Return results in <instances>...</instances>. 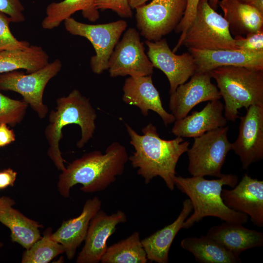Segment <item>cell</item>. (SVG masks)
<instances>
[{
    "label": "cell",
    "instance_id": "d6a6232c",
    "mask_svg": "<svg viewBox=\"0 0 263 263\" xmlns=\"http://www.w3.org/2000/svg\"><path fill=\"white\" fill-rule=\"evenodd\" d=\"M237 49L251 52L263 51V31L249 33L245 37H233Z\"/></svg>",
    "mask_w": 263,
    "mask_h": 263
},
{
    "label": "cell",
    "instance_id": "30bf717a",
    "mask_svg": "<svg viewBox=\"0 0 263 263\" xmlns=\"http://www.w3.org/2000/svg\"><path fill=\"white\" fill-rule=\"evenodd\" d=\"M187 0H152L136 8V27L147 40H160L174 30L182 19Z\"/></svg>",
    "mask_w": 263,
    "mask_h": 263
},
{
    "label": "cell",
    "instance_id": "f546056e",
    "mask_svg": "<svg viewBox=\"0 0 263 263\" xmlns=\"http://www.w3.org/2000/svg\"><path fill=\"white\" fill-rule=\"evenodd\" d=\"M28 105L22 100L11 98L0 92V124L15 126L25 116Z\"/></svg>",
    "mask_w": 263,
    "mask_h": 263
},
{
    "label": "cell",
    "instance_id": "d590c367",
    "mask_svg": "<svg viewBox=\"0 0 263 263\" xmlns=\"http://www.w3.org/2000/svg\"><path fill=\"white\" fill-rule=\"evenodd\" d=\"M17 172L11 168L0 171V190L13 187L16 180Z\"/></svg>",
    "mask_w": 263,
    "mask_h": 263
},
{
    "label": "cell",
    "instance_id": "5b68a950",
    "mask_svg": "<svg viewBox=\"0 0 263 263\" xmlns=\"http://www.w3.org/2000/svg\"><path fill=\"white\" fill-rule=\"evenodd\" d=\"M224 100V116L235 121L239 110L263 106V70L240 66H223L209 72Z\"/></svg>",
    "mask_w": 263,
    "mask_h": 263
},
{
    "label": "cell",
    "instance_id": "6da1fadb",
    "mask_svg": "<svg viewBox=\"0 0 263 263\" xmlns=\"http://www.w3.org/2000/svg\"><path fill=\"white\" fill-rule=\"evenodd\" d=\"M125 125L130 143L134 149L129 160L137 169V174L144 179L146 184L159 176L173 190L177 164L181 156L188 150L189 142L178 136L169 140L161 138L156 127L151 123L142 129L141 135L128 124Z\"/></svg>",
    "mask_w": 263,
    "mask_h": 263
},
{
    "label": "cell",
    "instance_id": "484cf974",
    "mask_svg": "<svg viewBox=\"0 0 263 263\" xmlns=\"http://www.w3.org/2000/svg\"><path fill=\"white\" fill-rule=\"evenodd\" d=\"M96 1V0H63L53 2L46 8V16L42 21L41 26L44 29H53L78 11H81L84 18L94 22L100 17Z\"/></svg>",
    "mask_w": 263,
    "mask_h": 263
},
{
    "label": "cell",
    "instance_id": "f1b7e54d",
    "mask_svg": "<svg viewBox=\"0 0 263 263\" xmlns=\"http://www.w3.org/2000/svg\"><path fill=\"white\" fill-rule=\"evenodd\" d=\"M52 229L47 228L42 237L23 252L22 263H47L65 253L64 247L51 237Z\"/></svg>",
    "mask_w": 263,
    "mask_h": 263
},
{
    "label": "cell",
    "instance_id": "7c38bea8",
    "mask_svg": "<svg viewBox=\"0 0 263 263\" xmlns=\"http://www.w3.org/2000/svg\"><path fill=\"white\" fill-rule=\"evenodd\" d=\"M147 56L154 67L162 71L169 83V94L186 82L195 73L196 64L188 52L176 55L171 50L165 38L156 41L147 40Z\"/></svg>",
    "mask_w": 263,
    "mask_h": 263
},
{
    "label": "cell",
    "instance_id": "7a4b0ae2",
    "mask_svg": "<svg viewBox=\"0 0 263 263\" xmlns=\"http://www.w3.org/2000/svg\"><path fill=\"white\" fill-rule=\"evenodd\" d=\"M129 160L126 149L117 142L111 144L105 153L94 150L83 154L61 171L57 183L60 194L68 198L71 189L81 184L85 193L103 191L122 175Z\"/></svg>",
    "mask_w": 263,
    "mask_h": 263
},
{
    "label": "cell",
    "instance_id": "277c9868",
    "mask_svg": "<svg viewBox=\"0 0 263 263\" xmlns=\"http://www.w3.org/2000/svg\"><path fill=\"white\" fill-rule=\"evenodd\" d=\"M56 103V110L50 113L44 133L49 145L47 154L56 168L62 171L66 168V161L62 157L59 146L63 136L62 129L69 124L80 127L81 136L76 146L81 149L93 137L97 114L89 99L77 89L67 96L58 98Z\"/></svg>",
    "mask_w": 263,
    "mask_h": 263
},
{
    "label": "cell",
    "instance_id": "e0dca14e",
    "mask_svg": "<svg viewBox=\"0 0 263 263\" xmlns=\"http://www.w3.org/2000/svg\"><path fill=\"white\" fill-rule=\"evenodd\" d=\"M122 100L125 103L138 107L142 114L147 116L152 111L161 118L164 125L173 123L175 118L163 106L159 93L154 86L151 75L141 77L129 76L123 87Z\"/></svg>",
    "mask_w": 263,
    "mask_h": 263
},
{
    "label": "cell",
    "instance_id": "52a82bcc",
    "mask_svg": "<svg viewBox=\"0 0 263 263\" xmlns=\"http://www.w3.org/2000/svg\"><path fill=\"white\" fill-rule=\"evenodd\" d=\"M228 126L208 131L194 138L191 148L187 150L188 171L193 176H212L221 177V170L231 143L227 137Z\"/></svg>",
    "mask_w": 263,
    "mask_h": 263
},
{
    "label": "cell",
    "instance_id": "4dcf8cb0",
    "mask_svg": "<svg viewBox=\"0 0 263 263\" xmlns=\"http://www.w3.org/2000/svg\"><path fill=\"white\" fill-rule=\"evenodd\" d=\"M12 22L6 14L0 12V51L23 49L30 44L26 40H19L12 34L9 27Z\"/></svg>",
    "mask_w": 263,
    "mask_h": 263
},
{
    "label": "cell",
    "instance_id": "8fae6325",
    "mask_svg": "<svg viewBox=\"0 0 263 263\" xmlns=\"http://www.w3.org/2000/svg\"><path fill=\"white\" fill-rule=\"evenodd\" d=\"M153 68L145 52L139 32L134 28H128L109 58L108 70L110 76L136 77L150 75Z\"/></svg>",
    "mask_w": 263,
    "mask_h": 263
},
{
    "label": "cell",
    "instance_id": "d4e9b609",
    "mask_svg": "<svg viewBox=\"0 0 263 263\" xmlns=\"http://www.w3.org/2000/svg\"><path fill=\"white\" fill-rule=\"evenodd\" d=\"M181 247L190 252L199 263H240L237 255L216 240L207 235L188 237L180 243Z\"/></svg>",
    "mask_w": 263,
    "mask_h": 263
},
{
    "label": "cell",
    "instance_id": "4fadbf2b",
    "mask_svg": "<svg viewBox=\"0 0 263 263\" xmlns=\"http://www.w3.org/2000/svg\"><path fill=\"white\" fill-rule=\"evenodd\" d=\"M239 118V134L231 143V150L239 156L242 168L246 169L263 158V106H250L246 114Z\"/></svg>",
    "mask_w": 263,
    "mask_h": 263
},
{
    "label": "cell",
    "instance_id": "44dd1931",
    "mask_svg": "<svg viewBox=\"0 0 263 263\" xmlns=\"http://www.w3.org/2000/svg\"><path fill=\"white\" fill-rule=\"evenodd\" d=\"M15 204L11 197L0 196V223L10 230L13 242L28 249L41 238L39 229L43 225L14 208Z\"/></svg>",
    "mask_w": 263,
    "mask_h": 263
},
{
    "label": "cell",
    "instance_id": "60d3db41",
    "mask_svg": "<svg viewBox=\"0 0 263 263\" xmlns=\"http://www.w3.org/2000/svg\"><path fill=\"white\" fill-rule=\"evenodd\" d=\"M238 1L251 5L256 0H238Z\"/></svg>",
    "mask_w": 263,
    "mask_h": 263
},
{
    "label": "cell",
    "instance_id": "603a6c76",
    "mask_svg": "<svg viewBox=\"0 0 263 263\" xmlns=\"http://www.w3.org/2000/svg\"><path fill=\"white\" fill-rule=\"evenodd\" d=\"M192 210L190 200L186 199L183 202L181 211L173 223L141 240L148 261L157 263L169 262L172 242Z\"/></svg>",
    "mask_w": 263,
    "mask_h": 263
},
{
    "label": "cell",
    "instance_id": "74e56055",
    "mask_svg": "<svg viewBox=\"0 0 263 263\" xmlns=\"http://www.w3.org/2000/svg\"><path fill=\"white\" fill-rule=\"evenodd\" d=\"M150 0H128L129 4L132 9H136L144 5Z\"/></svg>",
    "mask_w": 263,
    "mask_h": 263
},
{
    "label": "cell",
    "instance_id": "4316f807",
    "mask_svg": "<svg viewBox=\"0 0 263 263\" xmlns=\"http://www.w3.org/2000/svg\"><path fill=\"white\" fill-rule=\"evenodd\" d=\"M49 56L41 46L30 45L23 49L0 51V74L19 69L36 72L46 65Z\"/></svg>",
    "mask_w": 263,
    "mask_h": 263
},
{
    "label": "cell",
    "instance_id": "ba28073f",
    "mask_svg": "<svg viewBox=\"0 0 263 263\" xmlns=\"http://www.w3.org/2000/svg\"><path fill=\"white\" fill-rule=\"evenodd\" d=\"M59 59L48 63L39 70L28 74L18 70L0 74V91H11L20 94L40 118L46 117L48 108L43 102V95L49 81L60 71Z\"/></svg>",
    "mask_w": 263,
    "mask_h": 263
},
{
    "label": "cell",
    "instance_id": "8d00e7d4",
    "mask_svg": "<svg viewBox=\"0 0 263 263\" xmlns=\"http://www.w3.org/2000/svg\"><path fill=\"white\" fill-rule=\"evenodd\" d=\"M16 136L14 131L7 125L0 124V147H3L15 141Z\"/></svg>",
    "mask_w": 263,
    "mask_h": 263
},
{
    "label": "cell",
    "instance_id": "3957f363",
    "mask_svg": "<svg viewBox=\"0 0 263 263\" xmlns=\"http://www.w3.org/2000/svg\"><path fill=\"white\" fill-rule=\"evenodd\" d=\"M174 185L190 200L193 212L184 222L183 228L188 229L205 217L212 216L226 222L244 224L248 216L226 206L221 197L224 186L234 188L238 183L235 174L224 175L217 179L207 180L202 176L183 177L176 176Z\"/></svg>",
    "mask_w": 263,
    "mask_h": 263
},
{
    "label": "cell",
    "instance_id": "836d02e7",
    "mask_svg": "<svg viewBox=\"0 0 263 263\" xmlns=\"http://www.w3.org/2000/svg\"><path fill=\"white\" fill-rule=\"evenodd\" d=\"M24 7L20 0H0V12L8 15L12 22L24 21Z\"/></svg>",
    "mask_w": 263,
    "mask_h": 263
},
{
    "label": "cell",
    "instance_id": "9c48e42d",
    "mask_svg": "<svg viewBox=\"0 0 263 263\" xmlns=\"http://www.w3.org/2000/svg\"><path fill=\"white\" fill-rule=\"evenodd\" d=\"M64 24L70 34L84 37L92 43L95 55L91 58L90 66L96 74H101L108 70L110 56L127 27L126 21L122 19L104 24H89L70 17Z\"/></svg>",
    "mask_w": 263,
    "mask_h": 263
},
{
    "label": "cell",
    "instance_id": "b9f144b4",
    "mask_svg": "<svg viewBox=\"0 0 263 263\" xmlns=\"http://www.w3.org/2000/svg\"><path fill=\"white\" fill-rule=\"evenodd\" d=\"M3 246L2 243L0 241V248Z\"/></svg>",
    "mask_w": 263,
    "mask_h": 263
},
{
    "label": "cell",
    "instance_id": "7402d4cb",
    "mask_svg": "<svg viewBox=\"0 0 263 263\" xmlns=\"http://www.w3.org/2000/svg\"><path fill=\"white\" fill-rule=\"evenodd\" d=\"M206 235L238 256L245 250L263 245V232L240 224L225 222L210 227Z\"/></svg>",
    "mask_w": 263,
    "mask_h": 263
},
{
    "label": "cell",
    "instance_id": "ab89813d",
    "mask_svg": "<svg viewBox=\"0 0 263 263\" xmlns=\"http://www.w3.org/2000/svg\"><path fill=\"white\" fill-rule=\"evenodd\" d=\"M219 1V0H208L209 5L214 10L217 9Z\"/></svg>",
    "mask_w": 263,
    "mask_h": 263
},
{
    "label": "cell",
    "instance_id": "1f68e13d",
    "mask_svg": "<svg viewBox=\"0 0 263 263\" xmlns=\"http://www.w3.org/2000/svg\"><path fill=\"white\" fill-rule=\"evenodd\" d=\"M200 0H187L184 15L174 30L177 33H181L178 42L172 51L176 52L181 46L185 34L190 24L194 19Z\"/></svg>",
    "mask_w": 263,
    "mask_h": 263
},
{
    "label": "cell",
    "instance_id": "ffe728a7",
    "mask_svg": "<svg viewBox=\"0 0 263 263\" xmlns=\"http://www.w3.org/2000/svg\"><path fill=\"white\" fill-rule=\"evenodd\" d=\"M224 111V105L219 99L209 101L202 110L194 111L189 115L176 119L171 132L182 138H195L208 131L225 127L227 120Z\"/></svg>",
    "mask_w": 263,
    "mask_h": 263
},
{
    "label": "cell",
    "instance_id": "8992f818",
    "mask_svg": "<svg viewBox=\"0 0 263 263\" xmlns=\"http://www.w3.org/2000/svg\"><path fill=\"white\" fill-rule=\"evenodd\" d=\"M182 46L188 49H237L227 22L210 6L208 0H200L196 15L185 34Z\"/></svg>",
    "mask_w": 263,
    "mask_h": 263
},
{
    "label": "cell",
    "instance_id": "e575fe53",
    "mask_svg": "<svg viewBox=\"0 0 263 263\" xmlns=\"http://www.w3.org/2000/svg\"><path fill=\"white\" fill-rule=\"evenodd\" d=\"M96 6L98 9L112 10L123 18L132 17V9L128 0H96Z\"/></svg>",
    "mask_w": 263,
    "mask_h": 263
},
{
    "label": "cell",
    "instance_id": "d6986e66",
    "mask_svg": "<svg viewBox=\"0 0 263 263\" xmlns=\"http://www.w3.org/2000/svg\"><path fill=\"white\" fill-rule=\"evenodd\" d=\"M101 200L96 196L86 200L80 215L64 221L51 234L52 238L64 248L69 260L72 259L77 247L85 240L91 220L100 209Z\"/></svg>",
    "mask_w": 263,
    "mask_h": 263
},
{
    "label": "cell",
    "instance_id": "2e32d148",
    "mask_svg": "<svg viewBox=\"0 0 263 263\" xmlns=\"http://www.w3.org/2000/svg\"><path fill=\"white\" fill-rule=\"evenodd\" d=\"M221 197L228 207L249 216L257 226H263V181L245 174L233 189L223 188Z\"/></svg>",
    "mask_w": 263,
    "mask_h": 263
},
{
    "label": "cell",
    "instance_id": "f35d334b",
    "mask_svg": "<svg viewBox=\"0 0 263 263\" xmlns=\"http://www.w3.org/2000/svg\"><path fill=\"white\" fill-rule=\"evenodd\" d=\"M251 5L263 14V0H256Z\"/></svg>",
    "mask_w": 263,
    "mask_h": 263
},
{
    "label": "cell",
    "instance_id": "9a60e30c",
    "mask_svg": "<svg viewBox=\"0 0 263 263\" xmlns=\"http://www.w3.org/2000/svg\"><path fill=\"white\" fill-rule=\"evenodd\" d=\"M127 221L125 213L118 210L109 215L99 210L91 220L85 244L76 260L77 263H98L108 247L107 242L117 225Z\"/></svg>",
    "mask_w": 263,
    "mask_h": 263
},
{
    "label": "cell",
    "instance_id": "5bb4252c",
    "mask_svg": "<svg viewBox=\"0 0 263 263\" xmlns=\"http://www.w3.org/2000/svg\"><path fill=\"white\" fill-rule=\"evenodd\" d=\"M211 78L209 73H195L188 82L180 85L170 94L169 109L175 120L187 116L200 103L221 98Z\"/></svg>",
    "mask_w": 263,
    "mask_h": 263
},
{
    "label": "cell",
    "instance_id": "cb8c5ba5",
    "mask_svg": "<svg viewBox=\"0 0 263 263\" xmlns=\"http://www.w3.org/2000/svg\"><path fill=\"white\" fill-rule=\"evenodd\" d=\"M218 5L232 36H243L263 31V14L252 5L238 0H221Z\"/></svg>",
    "mask_w": 263,
    "mask_h": 263
},
{
    "label": "cell",
    "instance_id": "ac0fdd59",
    "mask_svg": "<svg viewBox=\"0 0 263 263\" xmlns=\"http://www.w3.org/2000/svg\"><path fill=\"white\" fill-rule=\"evenodd\" d=\"M196 64L195 73H209L223 66H240L263 70V51L189 49Z\"/></svg>",
    "mask_w": 263,
    "mask_h": 263
},
{
    "label": "cell",
    "instance_id": "83f0119b",
    "mask_svg": "<svg viewBox=\"0 0 263 263\" xmlns=\"http://www.w3.org/2000/svg\"><path fill=\"white\" fill-rule=\"evenodd\" d=\"M148 261L140 233L135 231L127 238L108 246L102 263H146Z\"/></svg>",
    "mask_w": 263,
    "mask_h": 263
}]
</instances>
